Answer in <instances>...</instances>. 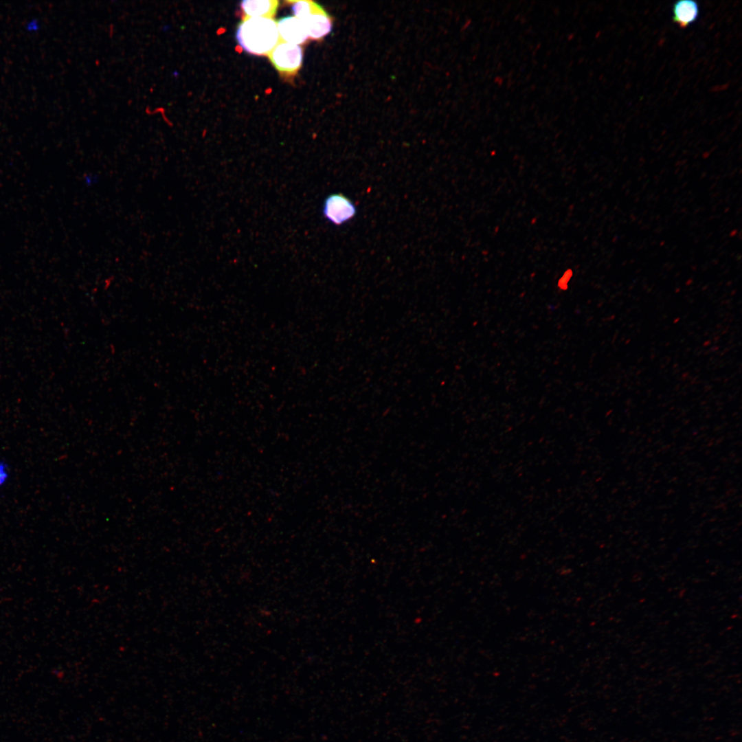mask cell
I'll use <instances>...</instances> for the list:
<instances>
[{
    "label": "cell",
    "mask_w": 742,
    "mask_h": 742,
    "mask_svg": "<svg viewBox=\"0 0 742 742\" xmlns=\"http://www.w3.org/2000/svg\"><path fill=\"white\" fill-rule=\"evenodd\" d=\"M236 38L245 52L269 55L280 41L277 21L264 17H244L238 25Z\"/></svg>",
    "instance_id": "cell-1"
},
{
    "label": "cell",
    "mask_w": 742,
    "mask_h": 742,
    "mask_svg": "<svg viewBox=\"0 0 742 742\" xmlns=\"http://www.w3.org/2000/svg\"><path fill=\"white\" fill-rule=\"evenodd\" d=\"M290 3L294 16L303 23L308 38L319 40L330 32L331 17L320 5L309 0Z\"/></svg>",
    "instance_id": "cell-2"
},
{
    "label": "cell",
    "mask_w": 742,
    "mask_h": 742,
    "mask_svg": "<svg viewBox=\"0 0 742 742\" xmlns=\"http://www.w3.org/2000/svg\"><path fill=\"white\" fill-rule=\"evenodd\" d=\"M268 56L276 70L286 75L296 74L302 66V49L297 45L280 41Z\"/></svg>",
    "instance_id": "cell-3"
},
{
    "label": "cell",
    "mask_w": 742,
    "mask_h": 742,
    "mask_svg": "<svg viewBox=\"0 0 742 742\" xmlns=\"http://www.w3.org/2000/svg\"><path fill=\"white\" fill-rule=\"evenodd\" d=\"M322 213L324 218L335 225H341L357 214L354 203L341 193L332 194L324 202Z\"/></svg>",
    "instance_id": "cell-4"
},
{
    "label": "cell",
    "mask_w": 742,
    "mask_h": 742,
    "mask_svg": "<svg viewBox=\"0 0 742 742\" xmlns=\"http://www.w3.org/2000/svg\"><path fill=\"white\" fill-rule=\"evenodd\" d=\"M280 41L300 45L306 42L308 36L303 23L297 18L289 16L277 21Z\"/></svg>",
    "instance_id": "cell-5"
},
{
    "label": "cell",
    "mask_w": 742,
    "mask_h": 742,
    "mask_svg": "<svg viewBox=\"0 0 742 742\" xmlns=\"http://www.w3.org/2000/svg\"><path fill=\"white\" fill-rule=\"evenodd\" d=\"M278 5L279 1L277 0H245L240 3L245 17L273 19Z\"/></svg>",
    "instance_id": "cell-6"
},
{
    "label": "cell",
    "mask_w": 742,
    "mask_h": 742,
    "mask_svg": "<svg viewBox=\"0 0 742 742\" xmlns=\"http://www.w3.org/2000/svg\"><path fill=\"white\" fill-rule=\"evenodd\" d=\"M699 5L692 0H681L673 6V21L681 27H686L697 19Z\"/></svg>",
    "instance_id": "cell-7"
},
{
    "label": "cell",
    "mask_w": 742,
    "mask_h": 742,
    "mask_svg": "<svg viewBox=\"0 0 742 742\" xmlns=\"http://www.w3.org/2000/svg\"><path fill=\"white\" fill-rule=\"evenodd\" d=\"M41 28V22L36 18H32L26 21L25 29L28 32H37Z\"/></svg>",
    "instance_id": "cell-8"
},
{
    "label": "cell",
    "mask_w": 742,
    "mask_h": 742,
    "mask_svg": "<svg viewBox=\"0 0 742 742\" xmlns=\"http://www.w3.org/2000/svg\"><path fill=\"white\" fill-rule=\"evenodd\" d=\"M8 477V473L5 471V465L3 462H0V486L5 482Z\"/></svg>",
    "instance_id": "cell-9"
},
{
    "label": "cell",
    "mask_w": 742,
    "mask_h": 742,
    "mask_svg": "<svg viewBox=\"0 0 742 742\" xmlns=\"http://www.w3.org/2000/svg\"><path fill=\"white\" fill-rule=\"evenodd\" d=\"M98 179L96 177L91 175H87L85 177V182L87 183V186H91L94 184L95 181H96Z\"/></svg>",
    "instance_id": "cell-10"
}]
</instances>
